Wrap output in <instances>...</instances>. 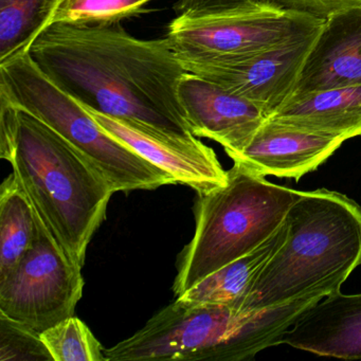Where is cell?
<instances>
[{"mask_svg":"<svg viewBox=\"0 0 361 361\" xmlns=\"http://www.w3.org/2000/svg\"><path fill=\"white\" fill-rule=\"evenodd\" d=\"M154 0H63L49 24L65 23L79 26L120 24L122 20L149 13Z\"/></svg>","mask_w":361,"mask_h":361,"instance_id":"cell-19","label":"cell"},{"mask_svg":"<svg viewBox=\"0 0 361 361\" xmlns=\"http://www.w3.org/2000/svg\"><path fill=\"white\" fill-rule=\"evenodd\" d=\"M279 7L325 20L331 14L361 7V0H264Z\"/></svg>","mask_w":361,"mask_h":361,"instance_id":"cell-22","label":"cell"},{"mask_svg":"<svg viewBox=\"0 0 361 361\" xmlns=\"http://www.w3.org/2000/svg\"><path fill=\"white\" fill-rule=\"evenodd\" d=\"M87 111L103 130L166 171L175 183L189 185L202 193L227 180V171L219 164L214 151L195 136H172L98 111Z\"/></svg>","mask_w":361,"mask_h":361,"instance_id":"cell-10","label":"cell"},{"mask_svg":"<svg viewBox=\"0 0 361 361\" xmlns=\"http://www.w3.org/2000/svg\"><path fill=\"white\" fill-rule=\"evenodd\" d=\"M285 221L286 240L255 279L240 310L337 293L361 265V208L348 196L301 192Z\"/></svg>","mask_w":361,"mask_h":361,"instance_id":"cell-2","label":"cell"},{"mask_svg":"<svg viewBox=\"0 0 361 361\" xmlns=\"http://www.w3.org/2000/svg\"><path fill=\"white\" fill-rule=\"evenodd\" d=\"M343 139L299 130L266 119L233 161L242 162L265 177L299 180L329 159Z\"/></svg>","mask_w":361,"mask_h":361,"instance_id":"cell-12","label":"cell"},{"mask_svg":"<svg viewBox=\"0 0 361 361\" xmlns=\"http://www.w3.org/2000/svg\"><path fill=\"white\" fill-rule=\"evenodd\" d=\"M18 126V109L0 94V157L9 161Z\"/></svg>","mask_w":361,"mask_h":361,"instance_id":"cell-23","label":"cell"},{"mask_svg":"<svg viewBox=\"0 0 361 361\" xmlns=\"http://www.w3.org/2000/svg\"><path fill=\"white\" fill-rule=\"evenodd\" d=\"M62 1H63V0H62Z\"/></svg>","mask_w":361,"mask_h":361,"instance_id":"cell-24","label":"cell"},{"mask_svg":"<svg viewBox=\"0 0 361 361\" xmlns=\"http://www.w3.org/2000/svg\"><path fill=\"white\" fill-rule=\"evenodd\" d=\"M324 20L264 0H211L176 14L166 37L179 61L236 58L310 35Z\"/></svg>","mask_w":361,"mask_h":361,"instance_id":"cell-7","label":"cell"},{"mask_svg":"<svg viewBox=\"0 0 361 361\" xmlns=\"http://www.w3.org/2000/svg\"><path fill=\"white\" fill-rule=\"evenodd\" d=\"M35 217L32 246L0 276V314L42 334L73 316L84 279L81 266L59 245L37 210Z\"/></svg>","mask_w":361,"mask_h":361,"instance_id":"cell-8","label":"cell"},{"mask_svg":"<svg viewBox=\"0 0 361 361\" xmlns=\"http://www.w3.org/2000/svg\"><path fill=\"white\" fill-rule=\"evenodd\" d=\"M62 0H0V63L28 51Z\"/></svg>","mask_w":361,"mask_h":361,"instance_id":"cell-18","label":"cell"},{"mask_svg":"<svg viewBox=\"0 0 361 361\" xmlns=\"http://www.w3.org/2000/svg\"><path fill=\"white\" fill-rule=\"evenodd\" d=\"M0 94L68 141L115 193L176 183L166 171L103 130L83 105L48 79L28 51L0 63Z\"/></svg>","mask_w":361,"mask_h":361,"instance_id":"cell-6","label":"cell"},{"mask_svg":"<svg viewBox=\"0 0 361 361\" xmlns=\"http://www.w3.org/2000/svg\"><path fill=\"white\" fill-rule=\"evenodd\" d=\"M41 338L54 361H107L102 344L75 317L46 329Z\"/></svg>","mask_w":361,"mask_h":361,"instance_id":"cell-20","label":"cell"},{"mask_svg":"<svg viewBox=\"0 0 361 361\" xmlns=\"http://www.w3.org/2000/svg\"><path fill=\"white\" fill-rule=\"evenodd\" d=\"M268 119L344 141L361 136V86L295 94Z\"/></svg>","mask_w":361,"mask_h":361,"instance_id":"cell-15","label":"cell"},{"mask_svg":"<svg viewBox=\"0 0 361 361\" xmlns=\"http://www.w3.org/2000/svg\"><path fill=\"white\" fill-rule=\"evenodd\" d=\"M9 162L50 233L83 267L88 245L115 193L111 185L68 141L24 109H18Z\"/></svg>","mask_w":361,"mask_h":361,"instance_id":"cell-4","label":"cell"},{"mask_svg":"<svg viewBox=\"0 0 361 361\" xmlns=\"http://www.w3.org/2000/svg\"><path fill=\"white\" fill-rule=\"evenodd\" d=\"M321 29L247 56L180 63L188 73L253 103L269 117L295 94Z\"/></svg>","mask_w":361,"mask_h":361,"instance_id":"cell-9","label":"cell"},{"mask_svg":"<svg viewBox=\"0 0 361 361\" xmlns=\"http://www.w3.org/2000/svg\"><path fill=\"white\" fill-rule=\"evenodd\" d=\"M178 97L192 134L216 141L230 158L245 149L268 118L253 103L191 73L181 78Z\"/></svg>","mask_w":361,"mask_h":361,"instance_id":"cell-11","label":"cell"},{"mask_svg":"<svg viewBox=\"0 0 361 361\" xmlns=\"http://www.w3.org/2000/svg\"><path fill=\"white\" fill-rule=\"evenodd\" d=\"M0 360H51L41 334L0 314Z\"/></svg>","mask_w":361,"mask_h":361,"instance_id":"cell-21","label":"cell"},{"mask_svg":"<svg viewBox=\"0 0 361 361\" xmlns=\"http://www.w3.org/2000/svg\"><path fill=\"white\" fill-rule=\"evenodd\" d=\"M282 344L318 356L361 359V293L319 300L283 336Z\"/></svg>","mask_w":361,"mask_h":361,"instance_id":"cell-13","label":"cell"},{"mask_svg":"<svg viewBox=\"0 0 361 361\" xmlns=\"http://www.w3.org/2000/svg\"><path fill=\"white\" fill-rule=\"evenodd\" d=\"M287 234L288 226L284 219L282 226L261 246L213 272L176 299L190 305L225 304L240 310L255 279L284 244Z\"/></svg>","mask_w":361,"mask_h":361,"instance_id":"cell-16","label":"cell"},{"mask_svg":"<svg viewBox=\"0 0 361 361\" xmlns=\"http://www.w3.org/2000/svg\"><path fill=\"white\" fill-rule=\"evenodd\" d=\"M37 233L35 209L14 173L0 187V276L31 248Z\"/></svg>","mask_w":361,"mask_h":361,"instance_id":"cell-17","label":"cell"},{"mask_svg":"<svg viewBox=\"0 0 361 361\" xmlns=\"http://www.w3.org/2000/svg\"><path fill=\"white\" fill-rule=\"evenodd\" d=\"M326 295L244 312L225 304L190 305L176 299L132 337L104 348L107 361H240L282 344L285 331Z\"/></svg>","mask_w":361,"mask_h":361,"instance_id":"cell-3","label":"cell"},{"mask_svg":"<svg viewBox=\"0 0 361 361\" xmlns=\"http://www.w3.org/2000/svg\"><path fill=\"white\" fill-rule=\"evenodd\" d=\"M361 86V7L325 18L295 94Z\"/></svg>","mask_w":361,"mask_h":361,"instance_id":"cell-14","label":"cell"},{"mask_svg":"<svg viewBox=\"0 0 361 361\" xmlns=\"http://www.w3.org/2000/svg\"><path fill=\"white\" fill-rule=\"evenodd\" d=\"M28 52L50 81L86 109L172 136H194L178 97L188 71L166 37L138 39L121 24L56 23Z\"/></svg>","mask_w":361,"mask_h":361,"instance_id":"cell-1","label":"cell"},{"mask_svg":"<svg viewBox=\"0 0 361 361\" xmlns=\"http://www.w3.org/2000/svg\"><path fill=\"white\" fill-rule=\"evenodd\" d=\"M233 162L224 185L198 193L195 233L173 287L176 298L261 246L282 226L301 194Z\"/></svg>","mask_w":361,"mask_h":361,"instance_id":"cell-5","label":"cell"}]
</instances>
